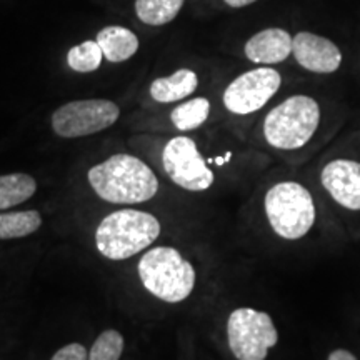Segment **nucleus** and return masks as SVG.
Here are the masks:
<instances>
[{"label": "nucleus", "instance_id": "nucleus-19", "mask_svg": "<svg viewBox=\"0 0 360 360\" xmlns=\"http://www.w3.org/2000/svg\"><path fill=\"white\" fill-rule=\"evenodd\" d=\"M102 49L97 40H85L80 45L72 47L67 53V64L72 70L89 74V72L97 70L102 64Z\"/></svg>", "mask_w": 360, "mask_h": 360}, {"label": "nucleus", "instance_id": "nucleus-18", "mask_svg": "<svg viewBox=\"0 0 360 360\" xmlns=\"http://www.w3.org/2000/svg\"><path fill=\"white\" fill-rule=\"evenodd\" d=\"M210 114V102L204 97L192 98V101L180 103L175 107L170 114V120L175 125V129L187 132V130H193L200 127L202 124L209 119Z\"/></svg>", "mask_w": 360, "mask_h": 360}, {"label": "nucleus", "instance_id": "nucleus-3", "mask_svg": "<svg viewBox=\"0 0 360 360\" xmlns=\"http://www.w3.org/2000/svg\"><path fill=\"white\" fill-rule=\"evenodd\" d=\"M142 285L157 299L169 304L186 300L195 287L193 265L174 247H154L139 260Z\"/></svg>", "mask_w": 360, "mask_h": 360}, {"label": "nucleus", "instance_id": "nucleus-4", "mask_svg": "<svg viewBox=\"0 0 360 360\" xmlns=\"http://www.w3.org/2000/svg\"><path fill=\"white\" fill-rule=\"evenodd\" d=\"M264 209L270 229L285 240H299L307 236L317 219L312 193L294 180L274 184L265 193Z\"/></svg>", "mask_w": 360, "mask_h": 360}, {"label": "nucleus", "instance_id": "nucleus-10", "mask_svg": "<svg viewBox=\"0 0 360 360\" xmlns=\"http://www.w3.org/2000/svg\"><path fill=\"white\" fill-rule=\"evenodd\" d=\"M321 184L330 199L344 209L360 210V162L334 159L323 165Z\"/></svg>", "mask_w": 360, "mask_h": 360}, {"label": "nucleus", "instance_id": "nucleus-21", "mask_svg": "<svg viewBox=\"0 0 360 360\" xmlns=\"http://www.w3.org/2000/svg\"><path fill=\"white\" fill-rule=\"evenodd\" d=\"M51 360H89V354L82 344H69L58 349Z\"/></svg>", "mask_w": 360, "mask_h": 360}, {"label": "nucleus", "instance_id": "nucleus-15", "mask_svg": "<svg viewBox=\"0 0 360 360\" xmlns=\"http://www.w3.org/2000/svg\"><path fill=\"white\" fill-rule=\"evenodd\" d=\"M37 191V182L29 174L0 175V210L29 200Z\"/></svg>", "mask_w": 360, "mask_h": 360}, {"label": "nucleus", "instance_id": "nucleus-13", "mask_svg": "<svg viewBox=\"0 0 360 360\" xmlns=\"http://www.w3.org/2000/svg\"><path fill=\"white\" fill-rule=\"evenodd\" d=\"M103 57L109 62H125L139 51V39L132 30L120 25H109L97 34Z\"/></svg>", "mask_w": 360, "mask_h": 360}, {"label": "nucleus", "instance_id": "nucleus-14", "mask_svg": "<svg viewBox=\"0 0 360 360\" xmlns=\"http://www.w3.org/2000/svg\"><path fill=\"white\" fill-rule=\"evenodd\" d=\"M199 77L191 69H180L169 77L157 79L150 85V96L160 103L177 102L195 92Z\"/></svg>", "mask_w": 360, "mask_h": 360}, {"label": "nucleus", "instance_id": "nucleus-9", "mask_svg": "<svg viewBox=\"0 0 360 360\" xmlns=\"http://www.w3.org/2000/svg\"><path fill=\"white\" fill-rule=\"evenodd\" d=\"M281 74L270 67H259L238 75L224 92L225 109L236 115H249L262 109L278 92Z\"/></svg>", "mask_w": 360, "mask_h": 360}, {"label": "nucleus", "instance_id": "nucleus-8", "mask_svg": "<svg viewBox=\"0 0 360 360\" xmlns=\"http://www.w3.org/2000/svg\"><path fill=\"white\" fill-rule=\"evenodd\" d=\"M165 174L174 184L191 192H204L214 184V174L197 143L188 137H174L162 154Z\"/></svg>", "mask_w": 360, "mask_h": 360}, {"label": "nucleus", "instance_id": "nucleus-11", "mask_svg": "<svg viewBox=\"0 0 360 360\" xmlns=\"http://www.w3.org/2000/svg\"><path fill=\"white\" fill-rule=\"evenodd\" d=\"M297 64L314 74H334L342 64V52L330 39L312 32H299L292 39Z\"/></svg>", "mask_w": 360, "mask_h": 360}, {"label": "nucleus", "instance_id": "nucleus-16", "mask_svg": "<svg viewBox=\"0 0 360 360\" xmlns=\"http://www.w3.org/2000/svg\"><path fill=\"white\" fill-rule=\"evenodd\" d=\"M186 0H135V13L143 24L159 27L179 15Z\"/></svg>", "mask_w": 360, "mask_h": 360}, {"label": "nucleus", "instance_id": "nucleus-12", "mask_svg": "<svg viewBox=\"0 0 360 360\" xmlns=\"http://www.w3.org/2000/svg\"><path fill=\"white\" fill-rule=\"evenodd\" d=\"M245 57L254 64H281L292 53V37L283 29H265L245 44Z\"/></svg>", "mask_w": 360, "mask_h": 360}, {"label": "nucleus", "instance_id": "nucleus-17", "mask_svg": "<svg viewBox=\"0 0 360 360\" xmlns=\"http://www.w3.org/2000/svg\"><path fill=\"white\" fill-rule=\"evenodd\" d=\"M42 225V215L37 210H22V212L0 214V238H22L37 232Z\"/></svg>", "mask_w": 360, "mask_h": 360}, {"label": "nucleus", "instance_id": "nucleus-2", "mask_svg": "<svg viewBox=\"0 0 360 360\" xmlns=\"http://www.w3.org/2000/svg\"><path fill=\"white\" fill-rule=\"evenodd\" d=\"M160 236L155 215L135 209H122L107 215L96 231V245L102 257L125 260L134 257Z\"/></svg>", "mask_w": 360, "mask_h": 360}, {"label": "nucleus", "instance_id": "nucleus-7", "mask_svg": "<svg viewBox=\"0 0 360 360\" xmlns=\"http://www.w3.org/2000/svg\"><path fill=\"white\" fill-rule=\"evenodd\" d=\"M119 105L105 98L74 101L52 114V129L58 137L77 139L102 132L119 120Z\"/></svg>", "mask_w": 360, "mask_h": 360}, {"label": "nucleus", "instance_id": "nucleus-1", "mask_svg": "<svg viewBox=\"0 0 360 360\" xmlns=\"http://www.w3.org/2000/svg\"><path fill=\"white\" fill-rule=\"evenodd\" d=\"M87 179L97 195L110 204H142L159 191V179L152 169L129 154H115L94 165Z\"/></svg>", "mask_w": 360, "mask_h": 360}, {"label": "nucleus", "instance_id": "nucleus-6", "mask_svg": "<svg viewBox=\"0 0 360 360\" xmlns=\"http://www.w3.org/2000/svg\"><path fill=\"white\" fill-rule=\"evenodd\" d=\"M227 342L237 360H265L277 345L278 332L267 312L240 307L229 315Z\"/></svg>", "mask_w": 360, "mask_h": 360}, {"label": "nucleus", "instance_id": "nucleus-23", "mask_svg": "<svg viewBox=\"0 0 360 360\" xmlns=\"http://www.w3.org/2000/svg\"><path fill=\"white\" fill-rule=\"evenodd\" d=\"M224 2L227 4L229 7H233V8H240V7L250 6V4L257 2V0H224Z\"/></svg>", "mask_w": 360, "mask_h": 360}, {"label": "nucleus", "instance_id": "nucleus-20", "mask_svg": "<svg viewBox=\"0 0 360 360\" xmlns=\"http://www.w3.org/2000/svg\"><path fill=\"white\" fill-rule=\"evenodd\" d=\"M124 350V337L120 332L109 328L102 332L94 342L89 352V360H119Z\"/></svg>", "mask_w": 360, "mask_h": 360}, {"label": "nucleus", "instance_id": "nucleus-22", "mask_svg": "<svg viewBox=\"0 0 360 360\" xmlns=\"http://www.w3.org/2000/svg\"><path fill=\"white\" fill-rule=\"evenodd\" d=\"M327 360H357V357H355L352 352H349V350L337 349V350H334V352L328 354Z\"/></svg>", "mask_w": 360, "mask_h": 360}, {"label": "nucleus", "instance_id": "nucleus-5", "mask_svg": "<svg viewBox=\"0 0 360 360\" xmlns=\"http://www.w3.org/2000/svg\"><path fill=\"white\" fill-rule=\"evenodd\" d=\"M321 124V107L309 96H292L274 107L264 119V137L278 150L307 146Z\"/></svg>", "mask_w": 360, "mask_h": 360}]
</instances>
